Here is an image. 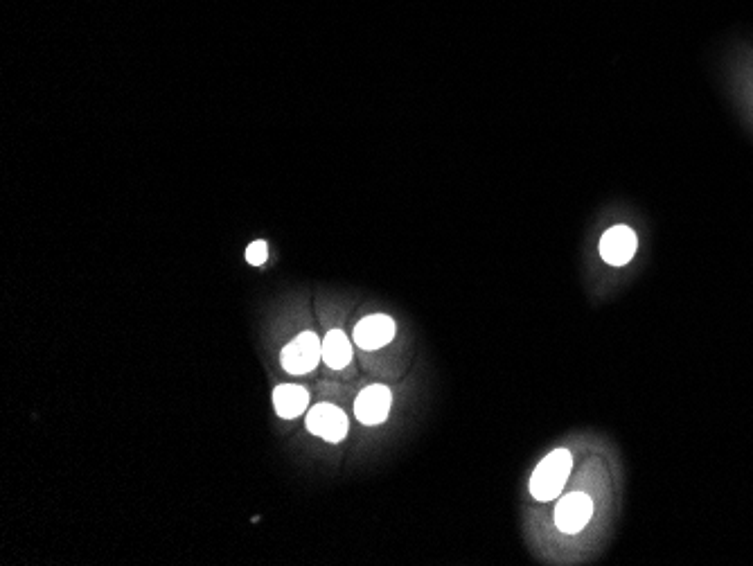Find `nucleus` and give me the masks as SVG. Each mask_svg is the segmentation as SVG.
<instances>
[{"instance_id":"nucleus-1","label":"nucleus","mask_w":753,"mask_h":566,"mask_svg":"<svg viewBox=\"0 0 753 566\" xmlns=\"http://www.w3.org/2000/svg\"><path fill=\"white\" fill-rule=\"evenodd\" d=\"M573 472V456L566 449H555L530 476V494L537 501H555Z\"/></svg>"},{"instance_id":"nucleus-2","label":"nucleus","mask_w":753,"mask_h":566,"mask_svg":"<svg viewBox=\"0 0 753 566\" xmlns=\"http://www.w3.org/2000/svg\"><path fill=\"white\" fill-rule=\"evenodd\" d=\"M323 359V341L314 332H303L282 350V366L291 375H307Z\"/></svg>"},{"instance_id":"nucleus-3","label":"nucleus","mask_w":753,"mask_h":566,"mask_svg":"<svg viewBox=\"0 0 753 566\" xmlns=\"http://www.w3.org/2000/svg\"><path fill=\"white\" fill-rule=\"evenodd\" d=\"M593 517V501L589 494L584 492H571L560 499L555 506V526L562 530L564 535H575L580 530L587 528V524Z\"/></svg>"},{"instance_id":"nucleus-4","label":"nucleus","mask_w":753,"mask_h":566,"mask_svg":"<svg viewBox=\"0 0 753 566\" xmlns=\"http://www.w3.org/2000/svg\"><path fill=\"white\" fill-rule=\"evenodd\" d=\"M393 406V393L391 388H386L382 384L368 386L363 388L359 393L357 402H354V415L361 424L366 427H375V424L386 422L388 413H391Z\"/></svg>"},{"instance_id":"nucleus-5","label":"nucleus","mask_w":753,"mask_h":566,"mask_svg":"<svg viewBox=\"0 0 753 566\" xmlns=\"http://www.w3.org/2000/svg\"><path fill=\"white\" fill-rule=\"evenodd\" d=\"M636 249H639V237H636L630 226L623 224L609 228L600 240L602 260L611 264V267H625L627 262H632Z\"/></svg>"},{"instance_id":"nucleus-6","label":"nucleus","mask_w":753,"mask_h":566,"mask_svg":"<svg viewBox=\"0 0 753 566\" xmlns=\"http://www.w3.org/2000/svg\"><path fill=\"white\" fill-rule=\"evenodd\" d=\"M307 429L327 442H341L348 436V418L339 406L316 404L307 413Z\"/></svg>"},{"instance_id":"nucleus-7","label":"nucleus","mask_w":753,"mask_h":566,"mask_svg":"<svg viewBox=\"0 0 753 566\" xmlns=\"http://www.w3.org/2000/svg\"><path fill=\"white\" fill-rule=\"evenodd\" d=\"M395 332L397 327L391 316L372 314L354 327V343L361 350H379L395 339Z\"/></svg>"},{"instance_id":"nucleus-8","label":"nucleus","mask_w":753,"mask_h":566,"mask_svg":"<svg viewBox=\"0 0 753 566\" xmlns=\"http://www.w3.org/2000/svg\"><path fill=\"white\" fill-rule=\"evenodd\" d=\"M309 404V393L303 386L296 384H282L273 391V406H276V413L280 418L285 420H294L303 415Z\"/></svg>"},{"instance_id":"nucleus-9","label":"nucleus","mask_w":753,"mask_h":566,"mask_svg":"<svg viewBox=\"0 0 753 566\" xmlns=\"http://www.w3.org/2000/svg\"><path fill=\"white\" fill-rule=\"evenodd\" d=\"M323 361L332 370H343L352 361V346L341 330L327 332L323 339Z\"/></svg>"},{"instance_id":"nucleus-10","label":"nucleus","mask_w":753,"mask_h":566,"mask_svg":"<svg viewBox=\"0 0 753 566\" xmlns=\"http://www.w3.org/2000/svg\"><path fill=\"white\" fill-rule=\"evenodd\" d=\"M267 258H269V246H267V242L258 240V242H253L246 249V260H248V264H255V267H260V264L267 262Z\"/></svg>"}]
</instances>
